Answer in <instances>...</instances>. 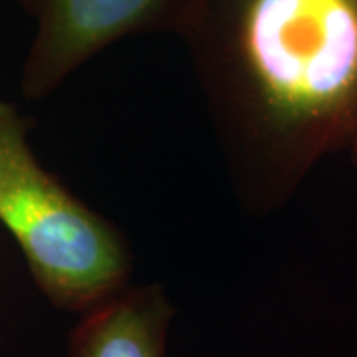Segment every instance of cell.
<instances>
[{"mask_svg":"<svg viewBox=\"0 0 357 357\" xmlns=\"http://www.w3.org/2000/svg\"><path fill=\"white\" fill-rule=\"evenodd\" d=\"M36 32L22 70V93L42 100L114 42L143 32H177L195 22L203 0H24Z\"/></svg>","mask_w":357,"mask_h":357,"instance_id":"3","label":"cell"},{"mask_svg":"<svg viewBox=\"0 0 357 357\" xmlns=\"http://www.w3.org/2000/svg\"><path fill=\"white\" fill-rule=\"evenodd\" d=\"M0 222L20 246L36 286L60 310L84 314L129 284L131 255L121 230L40 165L24 117L4 98Z\"/></svg>","mask_w":357,"mask_h":357,"instance_id":"2","label":"cell"},{"mask_svg":"<svg viewBox=\"0 0 357 357\" xmlns=\"http://www.w3.org/2000/svg\"><path fill=\"white\" fill-rule=\"evenodd\" d=\"M175 307L161 286H123L86 310L68 357H165Z\"/></svg>","mask_w":357,"mask_h":357,"instance_id":"4","label":"cell"},{"mask_svg":"<svg viewBox=\"0 0 357 357\" xmlns=\"http://www.w3.org/2000/svg\"><path fill=\"white\" fill-rule=\"evenodd\" d=\"M185 38L243 197L270 208L357 135V0H203Z\"/></svg>","mask_w":357,"mask_h":357,"instance_id":"1","label":"cell"},{"mask_svg":"<svg viewBox=\"0 0 357 357\" xmlns=\"http://www.w3.org/2000/svg\"><path fill=\"white\" fill-rule=\"evenodd\" d=\"M351 153H354V161L357 163V135L356 139H354V145H351Z\"/></svg>","mask_w":357,"mask_h":357,"instance_id":"5","label":"cell"}]
</instances>
